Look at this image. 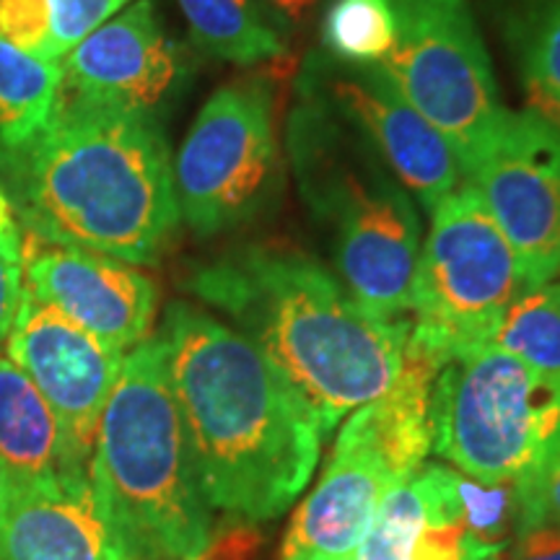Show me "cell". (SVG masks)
I'll return each instance as SVG.
<instances>
[{
	"instance_id": "obj_1",
	"label": "cell",
	"mask_w": 560,
	"mask_h": 560,
	"mask_svg": "<svg viewBox=\"0 0 560 560\" xmlns=\"http://www.w3.org/2000/svg\"><path fill=\"white\" fill-rule=\"evenodd\" d=\"M159 338L210 509L278 520L317 470L319 412L255 342L200 306L170 304Z\"/></svg>"
},
{
	"instance_id": "obj_2",
	"label": "cell",
	"mask_w": 560,
	"mask_h": 560,
	"mask_svg": "<svg viewBox=\"0 0 560 560\" xmlns=\"http://www.w3.org/2000/svg\"><path fill=\"white\" fill-rule=\"evenodd\" d=\"M170 140L161 120L55 94L50 117L0 177L26 234L153 265L179 226Z\"/></svg>"
},
{
	"instance_id": "obj_3",
	"label": "cell",
	"mask_w": 560,
	"mask_h": 560,
	"mask_svg": "<svg viewBox=\"0 0 560 560\" xmlns=\"http://www.w3.org/2000/svg\"><path fill=\"white\" fill-rule=\"evenodd\" d=\"M190 291L296 384L327 433L384 395L402 369L410 317H371L335 272L296 247L229 252L192 272Z\"/></svg>"
},
{
	"instance_id": "obj_4",
	"label": "cell",
	"mask_w": 560,
	"mask_h": 560,
	"mask_svg": "<svg viewBox=\"0 0 560 560\" xmlns=\"http://www.w3.org/2000/svg\"><path fill=\"white\" fill-rule=\"evenodd\" d=\"M91 486L128 560H208L213 509L166 369L161 338L125 355L96 431Z\"/></svg>"
},
{
	"instance_id": "obj_5",
	"label": "cell",
	"mask_w": 560,
	"mask_h": 560,
	"mask_svg": "<svg viewBox=\"0 0 560 560\" xmlns=\"http://www.w3.org/2000/svg\"><path fill=\"white\" fill-rule=\"evenodd\" d=\"M289 156L314 219L330 231L340 283L371 317L408 319L420 260L412 195L359 130L317 104L291 112Z\"/></svg>"
},
{
	"instance_id": "obj_6",
	"label": "cell",
	"mask_w": 560,
	"mask_h": 560,
	"mask_svg": "<svg viewBox=\"0 0 560 560\" xmlns=\"http://www.w3.org/2000/svg\"><path fill=\"white\" fill-rule=\"evenodd\" d=\"M560 450V380L486 342L446 355L431 389V452L454 470L514 482L516 503Z\"/></svg>"
},
{
	"instance_id": "obj_7",
	"label": "cell",
	"mask_w": 560,
	"mask_h": 560,
	"mask_svg": "<svg viewBox=\"0 0 560 560\" xmlns=\"http://www.w3.org/2000/svg\"><path fill=\"white\" fill-rule=\"evenodd\" d=\"M429 213L431 229L412 283L410 332L446 359L493 340L503 314L529 283L472 185L444 195Z\"/></svg>"
},
{
	"instance_id": "obj_8",
	"label": "cell",
	"mask_w": 560,
	"mask_h": 560,
	"mask_svg": "<svg viewBox=\"0 0 560 560\" xmlns=\"http://www.w3.org/2000/svg\"><path fill=\"white\" fill-rule=\"evenodd\" d=\"M179 219L219 236L260 219L283 192L276 96L265 79L215 89L172 164Z\"/></svg>"
},
{
	"instance_id": "obj_9",
	"label": "cell",
	"mask_w": 560,
	"mask_h": 560,
	"mask_svg": "<svg viewBox=\"0 0 560 560\" xmlns=\"http://www.w3.org/2000/svg\"><path fill=\"white\" fill-rule=\"evenodd\" d=\"M389 3L395 45L380 66L446 138L465 172L506 115L470 0Z\"/></svg>"
},
{
	"instance_id": "obj_10",
	"label": "cell",
	"mask_w": 560,
	"mask_h": 560,
	"mask_svg": "<svg viewBox=\"0 0 560 560\" xmlns=\"http://www.w3.org/2000/svg\"><path fill=\"white\" fill-rule=\"evenodd\" d=\"M296 86L301 102L317 104L359 130L425 210L459 187L457 153L382 66H355L314 50L301 66Z\"/></svg>"
},
{
	"instance_id": "obj_11",
	"label": "cell",
	"mask_w": 560,
	"mask_h": 560,
	"mask_svg": "<svg viewBox=\"0 0 560 560\" xmlns=\"http://www.w3.org/2000/svg\"><path fill=\"white\" fill-rule=\"evenodd\" d=\"M532 285L560 272V125L537 109L509 112L465 166Z\"/></svg>"
},
{
	"instance_id": "obj_12",
	"label": "cell",
	"mask_w": 560,
	"mask_h": 560,
	"mask_svg": "<svg viewBox=\"0 0 560 560\" xmlns=\"http://www.w3.org/2000/svg\"><path fill=\"white\" fill-rule=\"evenodd\" d=\"M187 81L185 47L166 32L151 0H136L62 58L58 94L161 120Z\"/></svg>"
},
{
	"instance_id": "obj_13",
	"label": "cell",
	"mask_w": 560,
	"mask_h": 560,
	"mask_svg": "<svg viewBox=\"0 0 560 560\" xmlns=\"http://www.w3.org/2000/svg\"><path fill=\"white\" fill-rule=\"evenodd\" d=\"M5 355L30 376L75 450L94 457L96 431L125 353L83 330L24 285Z\"/></svg>"
},
{
	"instance_id": "obj_14",
	"label": "cell",
	"mask_w": 560,
	"mask_h": 560,
	"mask_svg": "<svg viewBox=\"0 0 560 560\" xmlns=\"http://www.w3.org/2000/svg\"><path fill=\"white\" fill-rule=\"evenodd\" d=\"M24 285L122 353L149 338L156 317V285L130 262L102 252L45 242L26 231Z\"/></svg>"
},
{
	"instance_id": "obj_15",
	"label": "cell",
	"mask_w": 560,
	"mask_h": 560,
	"mask_svg": "<svg viewBox=\"0 0 560 560\" xmlns=\"http://www.w3.org/2000/svg\"><path fill=\"white\" fill-rule=\"evenodd\" d=\"M405 480L376 446L340 429L317 486L291 516L280 560H353L384 499Z\"/></svg>"
},
{
	"instance_id": "obj_16",
	"label": "cell",
	"mask_w": 560,
	"mask_h": 560,
	"mask_svg": "<svg viewBox=\"0 0 560 560\" xmlns=\"http://www.w3.org/2000/svg\"><path fill=\"white\" fill-rule=\"evenodd\" d=\"M0 560H128L91 478L0 480Z\"/></svg>"
},
{
	"instance_id": "obj_17",
	"label": "cell",
	"mask_w": 560,
	"mask_h": 560,
	"mask_svg": "<svg viewBox=\"0 0 560 560\" xmlns=\"http://www.w3.org/2000/svg\"><path fill=\"white\" fill-rule=\"evenodd\" d=\"M353 560H499L467 535L450 465H423L376 511Z\"/></svg>"
},
{
	"instance_id": "obj_18",
	"label": "cell",
	"mask_w": 560,
	"mask_h": 560,
	"mask_svg": "<svg viewBox=\"0 0 560 560\" xmlns=\"http://www.w3.org/2000/svg\"><path fill=\"white\" fill-rule=\"evenodd\" d=\"M91 478V459L75 450L30 376L0 353V480L13 486Z\"/></svg>"
},
{
	"instance_id": "obj_19",
	"label": "cell",
	"mask_w": 560,
	"mask_h": 560,
	"mask_svg": "<svg viewBox=\"0 0 560 560\" xmlns=\"http://www.w3.org/2000/svg\"><path fill=\"white\" fill-rule=\"evenodd\" d=\"M192 45L234 66L285 58L289 47L255 0H177Z\"/></svg>"
},
{
	"instance_id": "obj_20",
	"label": "cell",
	"mask_w": 560,
	"mask_h": 560,
	"mask_svg": "<svg viewBox=\"0 0 560 560\" xmlns=\"http://www.w3.org/2000/svg\"><path fill=\"white\" fill-rule=\"evenodd\" d=\"M60 62L42 60L0 37V153L32 138L50 117Z\"/></svg>"
},
{
	"instance_id": "obj_21",
	"label": "cell",
	"mask_w": 560,
	"mask_h": 560,
	"mask_svg": "<svg viewBox=\"0 0 560 560\" xmlns=\"http://www.w3.org/2000/svg\"><path fill=\"white\" fill-rule=\"evenodd\" d=\"M503 34L520 66L529 104L560 96V0H516L503 11Z\"/></svg>"
},
{
	"instance_id": "obj_22",
	"label": "cell",
	"mask_w": 560,
	"mask_h": 560,
	"mask_svg": "<svg viewBox=\"0 0 560 560\" xmlns=\"http://www.w3.org/2000/svg\"><path fill=\"white\" fill-rule=\"evenodd\" d=\"M490 342L540 374L560 380V280L520 293Z\"/></svg>"
},
{
	"instance_id": "obj_23",
	"label": "cell",
	"mask_w": 560,
	"mask_h": 560,
	"mask_svg": "<svg viewBox=\"0 0 560 560\" xmlns=\"http://www.w3.org/2000/svg\"><path fill=\"white\" fill-rule=\"evenodd\" d=\"M395 45L389 0H332L322 19V50L335 60L380 66Z\"/></svg>"
},
{
	"instance_id": "obj_24",
	"label": "cell",
	"mask_w": 560,
	"mask_h": 560,
	"mask_svg": "<svg viewBox=\"0 0 560 560\" xmlns=\"http://www.w3.org/2000/svg\"><path fill=\"white\" fill-rule=\"evenodd\" d=\"M452 488L475 548L503 560L509 545L514 542L516 520H520L514 482L480 480L452 467Z\"/></svg>"
},
{
	"instance_id": "obj_25",
	"label": "cell",
	"mask_w": 560,
	"mask_h": 560,
	"mask_svg": "<svg viewBox=\"0 0 560 560\" xmlns=\"http://www.w3.org/2000/svg\"><path fill=\"white\" fill-rule=\"evenodd\" d=\"M50 3V50L47 60L60 62L91 32L117 16L130 0H47Z\"/></svg>"
},
{
	"instance_id": "obj_26",
	"label": "cell",
	"mask_w": 560,
	"mask_h": 560,
	"mask_svg": "<svg viewBox=\"0 0 560 560\" xmlns=\"http://www.w3.org/2000/svg\"><path fill=\"white\" fill-rule=\"evenodd\" d=\"M0 37L19 50L47 60L50 3L47 0H0Z\"/></svg>"
},
{
	"instance_id": "obj_27",
	"label": "cell",
	"mask_w": 560,
	"mask_h": 560,
	"mask_svg": "<svg viewBox=\"0 0 560 560\" xmlns=\"http://www.w3.org/2000/svg\"><path fill=\"white\" fill-rule=\"evenodd\" d=\"M24 293V234L0 236V346L9 338Z\"/></svg>"
},
{
	"instance_id": "obj_28",
	"label": "cell",
	"mask_w": 560,
	"mask_h": 560,
	"mask_svg": "<svg viewBox=\"0 0 560 560\" xmlns=\"http://www.w3.org/2000/svg\"><path fill=\"white\" fill-rule=\"evenodd\" d=\"M542 524H560V450L545 470L540 486L522 503L520 520H516V535L542 527Z\"/></svg>"
},
{
	"instance_id": "obj_29",
	"label": "cell",
	"mask_w": 560,
	"mask_h": 560,
	"mask_svg": "<svg viewBox=\"0 0 560 560\" xmlns=\"http://www.w3.org/2000/svg\"><path fill=\"white\" fill-rule=\"evenodd\" d=\"M503 560H560V524H542L516 535Z\"/></svg>"
},
{
	"instance_id": "obj_30",
	"label": "cell",
	"mask_w": 560,
	"mask_h": 560,
	"mask_svg": "<svg viewBox=\"0 0 560 560\" xmlns=\"http://www.w3.org/2000/svg\"><path fill=\"white\" fill-rule=\"evenodd\" d=\"M255 3L260 5L270 24L280 32V37L285 39L312 19L322 0H255Z\"/></svg>"
},
{
	"instance_id": "obj_31",
	"label": "cell",
	"mask_w": 560,
	"mask_h": 560,
	"mask_svg": "<svg viewBox=\"0 0 560 560\" xmlns=\"http://www.w3.org/2000/svg\"><path fill=\"white\" fill-rule=\"evenodd\" d=\"M532 109H537V112H540V115L548 117V120L560 125V96H558V100H548V102L535 104V107H532Z\"/></svg>"
}]
</instances>
